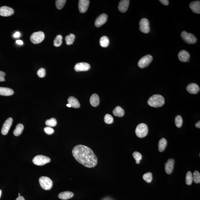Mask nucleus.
Wrapping results in <instances>:
<instances>
[{
    "mask_svg": "<svg viewBox=\"0 0 200 200\" xmlns=\"http://www.w3.org/2000/svg\"><path fill=\"white\" fill-rule=\"evenodd\" d=\"M72 153L76 160L85 167L92 168L98 163V158L93 150L88 146L76 145L73 149Z\"/></svg>",
    "mask_w": 200,
    "mask_h": 200,
    "instance_id": "f257e3e1",
    "label": "nucleus"
},
{
    "mask_svg": "<svg viewBox=\"0 0 200 200\" xmlns=\"http://www.w3.org/2000/svg\"><path fill=\"white\" fill-rule=\"evenodd\" d=\"M165 102V99L162 95L156 94L151 96L149 99L148 104L151 107H159L163 106Z\"/></svg>",
    "mask_w": 200,
    "mask_h": 200,
    "instance_id": "f03ea898",
    "label": "nucleus"
},
{
    "mask_svg": "<svg viewBox=\"0 0 200 200\" xmlns=\"http://www.w3.org/2000/svg\"><path fill=\"white\" fill-rule=\"evenodd\" d=\"M148 133V128L145 123H141L138 124L135 130L136 136L139 138L145 137Z\"/></svg>",
    "mask_w": 200,
    "mask_h": 200,
    "instance_id": "7ed1b4c3",
    "label": "nucleus"
},
{
    "mask_svg": "<svg viewBox=\"0 0 200 200\" xmlns=\"http://www.w3.org/2000/svg\"><path fill=\"white\" fill-rule=\"evenodd\" d=\"M39 182L41 188L44 190H49L53 186V182L51 179L46 176H42L39 179Z\"/></svg>",
    "mask_w": 200,
    "mask_h": 200,
    "instance_id": "20e7f679",
    "label": "nucleus"
},
{
    "mask_svg": "<svg viewBox=\"0 0 200 200\" xmlns=\"http://www.w3.org/2000/svg\"><path fill=\"white\" fill-rule=\"evenodd\" d=\"M50 158L48 157L42 155L36 156L33 158L32 162L35 165L37 166H42L50 162Z\"/></svg>",
    "mask_w": 200,
    "mask_h": 200,
    "instance_id": "39448f33",
    "label": "nucleus"
},
{
    "mask_svg": "<svg viewBox=\"0 0 200 200\" xmlns=\"http://www.w3.org/2000/svg\"><path fill=\"white\" fill-rule=\"evenodd\" d=\"M45 38V34L41 31L34 32L31 36L30 40L31 42L35 44L41 43Z\"/></svg>",
    "mask_w": 200,
    "mask_h": 200,
    "instance_id": "423d86ee",
    "label": "nucleus"
},
{
    "mask_svg": "<svg viewBox=\"0 0 200 200\" xmlns=\"http://www.w3.org/2000/svg\"><path fill=\"white\" fill-rule=\"evenodd\" d=\"M182 38L185 42L189 44H195L197 39L194 35L188 33L186 31H183L181 34Z\"/></svg>",
    "mask_w": 200,
    "mask_h": 200,
    "instance_id": "0eeeda50",
    "label": "nucleus"
},
{
    "mask_svg": "<svg viewBox=\"0 0 200 200\" xmlns=\"http://www.w3.org/2000/svg\"><path fill=\"white\" fill-rule=\"evenodd\" d=\"M153 59L152 56L149 54L145 56L139 61L138 67L141 69H144L148 67L151 63Z\"/></svg>",
    "mask_w": 200,
    "mask_h": 200,
    "instance_id": "6e6552de",
    "label": "nucleus"
},
{
    "mask_svg": "<svg viewBox=\"0 0 200 200\" xmlns=\"http://www.w3.org/2000/svg\"><path fill=\"white\" fill-rule=\"evenodd\" d=\"M140 26L139 30L141 32L145 33H148L150 31L149 23L148 19L143 18L139 23Z\"/></svg>",
    "mask_w": 200,
    "mask_h": 200,
    "instance_id": "1a4fd4ad",
    "label": "nucleus"
},
{
    "mask_svg": "<svg viewBox=\"0 0 200 200\" xmlns=\"http://www.w3.org/2000/svg\"><path fill=\"white\" fill-rule=\"evenodd\" d=\"M13 123V119L11 118H9L5 121L3 125L1 133L2 134L5 135H7Z\"/></svg>",
    "mask_w": 200,
    "mask_h": 200,
    "instance_id": "9d476101",
    "label": "nucleus"
},
{
    "mask_svg": "<svg viewBox=\"0 0 200 200\" xmlns=\"http://www.w3.org/2000/svg\"><path fill=\"white\" fill-rule=\"evenodd\" d=\"M90 65L85 62L78 63L75 65L74 69L76 72H79L82 71H86L90 69Z\"/></svg>",
    "mask_w": 200,
    "mask_h": 200,
    "instance_id": "9b49d317",
    "label": "nucleus"
},
{
    "mask_svg": "<svg viewBox=\"0 0 200 200\" xmlns=\"http://www.w3.org/2000/svg\"><path fill=\"white\" fill-rule=\"evenodd\" d=\"M14 10L11 7L4 6L0 7V15L2 16H10L14 14Z\"/></svg>",
    "mask_w": 200,
    "mask_h": 200,
    "instance_id": "f8f14e48",
    "label": "nucleus"
},
{
    "mask_svg": "<svg viewBox=\"0 0 200 200\" xmlns=\"http://www.w3.org/2000/svg\"><path fill=\"white\" fill-rule=\"evenodd\" d=\"M108 16L106 14H101L97 18L95 23V25L97 28H99L103 25L107 21Z\"/></svg>",
    "mask_w": 200,
    "mask_h": 200,
    "instance_id": "ddd939ff",
    "label": "nucleus"
},
{
    "mask_svg": "<svg viewBox=\"0 0 200 200\" xmlns=\"http://www.w3.org/2000/svg\"><path fill=\"white\" fill-rule=\"evenodd\" d=\"M89 0H80L79 1V10L80 13L83 14L86 12L89 7Z\"/></svg>",
    "mask_w": 200,
    "mask_h": 200,
    "instance_id": "4468645a",
    "label": "nucleus"
},
{
    "mask_svg": "<svg viewBox=\"0 0 200 200\" xmlns=\"http://www.w3.org/2000/svg\"><path fill=\"white\" fill-rule=\"evenodd\" d=\"M175 160L173 159H169L165 164V170L167 174L172 173L174 167Z\"/></svg>",
    "mask_w": 200,
    "mask_h": 200,
    "instance_id": "2eb2a0df",
    "label": "nucleus"
},
{
    "mask_svg": "<svg viewBox=\"0 0 200 200\" xmlns=\"http://www.w3.org/2000/svg\"><path fill=\"white\" fill-rule=\"evenodd\" d=\"M130 1L129 0H122L118 5V10L121 12L124 13L127 12L129 6Z\"/></svg>",
    "mask_w": 200,
    "mask_h": 200,
    "instance_id": "dca6fc26",
    "label": "nucleus"
},
{
    "mask_svg": "<svg viewBox=\"0 0 200 200\" xmlns=\"http://www.w3.org/2000/svg\"><path fill=\"white\" fill-rule=\"evenodd\" d=\"M186 89L188 93L191 94H197L200 90V88L199 86L195 83H191V84H189L187 86Z\"/></svg>",
    "mask_w": 200,
    "mask_h": 200,
    "instance_id": "f3484780",
    "label": "nucleus"
},
{
    "mask_svg": "<svg viewBox=\"0 0 200 200\" xmlns=\"http://www.w3.org/2000/svg\"><path fill=\"white\" fill-rule=\"evenodd\" d=\"M178 56L180 61L184 62H187L190 58V54L185 50L180 51L179 53Z\"/></svg>",
    "mask_w": 200,
    "mask_h": 200,
    "instance_id": "a211bd4d",
    "label": "nucleus"
},
{
    "mask_svg": "<svg viewBox=\"0 0 200 200\" xmlns=\"http://www.w3.org/2000/svg\"><path fill=\"white\" fill-rule=\"evenodd\" d=\"M191 10L193 12L197 14L200 13V2L199 1H193L189 5Z\"/></svg>",
    "mask_w": 200,
    "mask_h": 200,
    "instance_id": "6ab92c4d",
    "label": "nucleus"
},
{
    "mask_svg": "<svg viewBox=\"0 0 200 200\" xmlns=\"http://www.w3.org/2000/svg\"><path fill=\"white\" fill-rule=\"evenodd\" d=\"M90 102L91 105L93 107H97L99 105L100 102L99 98L98 95L94 93L91 96L90 99Z\"/></svg>",
    "mask_w": 200,
    "mask_h": 200,
    "instance_id": "aec40b11",
    "label": "nucleus"
},
{
    "mask_svg": "<svg viewBox=\"0 0 200 200\" xmlns=\"http://www.w3.org/2000/svg\"><path fill=\"white\" fill-rule=\"evenodd\" d=\"M14 90L10 88L0 87V95L10 96L14 94Z\"/></svg>",
    "mask_w": 200,
    "mask_h": 200,
    "instance_id": "412c9836",
    "label": "nucleus"
},
{
    "mask_svg": "<svg viewBox=\"0 0 200 200\" xmlns=\"http://www.w3.org/2000/svg\"><path fill=\"white\" fill-rule=\"evenodd\" d=\"M74 194L72 192L65 191L60 193L58 195V197L61 199L67 200L72 198Z\"/></svg>",
    "mask_w": 200,
    "mask_h": 200,
    "instance_id": "4be33fe9",
    "label": "nucleus"
},
{
    "mask_svg": "<svg viewBox=\"0 0 200 200\" xmlns=\"http://www.w3.org/2000/svg\"><path fill=\"white\" fill-rule=\"evenodd\" d=\"M68 102L71 107L75 108H78L80 107V102L77 99L73 97H70L68 99Z\"/></svg>",
    "mask_w": 200,
    "mask_h": 200,
    "instance_id": "5701e85b",
    "label": "nucleus"
},
{
    "mask_svg": "<svg viewBox=\"0 0 200 200\" xmlns=\"http://www.w3.org/2000/svg\"><path fill=\"white\" fill-rule=\"evenodd\" d=\"M113 114L115 116L122 117L124 115V111L120 106H118L113 110Z\"/></svg>",
    "mask_w": 200,
    "mask_h": 200,
    "instance_id": "b1692460",
    "label": "nucleus"
},
{
    "mask_svg": "<svg viewBox=\"0 0 200 200\" xmlns=\"http://www.w3.org/2000/svg\"><path fill=\"white\" fill-rule=\"evenodd\" d=\"M167 141L165 139L162 138L159 141L158 144V149L160 152H162L164 151L165 149L167 148Z\"/></svg>",
    "mask_w": 200,
    "mask_h": 200,
    "instance_id": "393cba45",
    "label": "nucleus"
},
{
    "mask_svg": "<svg viewBox=\"0 0 200 200\" xmlns=\"http://www.w3.org/2000/svg\"><path fill=\"white\" fill-rule=\"evenodd\" d=\"M24 129V126L22 124L19 123L16 125V129L14 131V134L15 136L20 135Z\"/></svg>",
    "mask_w": 200,
    "mask_h": 200,
    "instance_id": "a878e982",
    "label": "nucleus"
},
{
    "mask_svg": "<svg viewBox=\"0 0 200 200\" xmlns=\"http://www.w3.org/2000/svg\"><path fill=\"white\" fill-rule=\"evenodd\" d=\"M110 44V40L106 36H103L100 39V45L102 47H107Z\"/></svg>",
    "mask_w": 200,
    "mask_h": 200,
    "instance_id": "bb28decb",
    "label": "nucleus"
},
{
    "mask_svg": "<svg viewBox=\"0 0 200 200\" xmlns=\"http://www.w3.org/2000/svg\"><path fill=\"white\" fill-rule=\"evenodd\" d=\"M186 184L187 185H190L193 184V173L190 171H188L187 173L186 176Z\"/></svg>",
    "mask_w": 200,
    "mask_h": 200,
    "instance_id": "cd10ccee",
    "label": "nucleus"
},
{
    "mask_svg": "<svg viewBox=\"0 0 200 200\" xmlns=\"http://www.w3.org/2000/svg\"><path fill=\"white\" fill-rule=\"evenodd\" d=\"M75 38V36L73 34H70L69 35L66 36L65 39L66 41V44L67 45H72L74 41Z\"/></svg>",
    "mask_w": 200,
    "mask_h": 200,
    "instance_id": "c85d7f7f",
    "label": "nucleus"
},
{
    "mask_svg": "<svg viewBox=\"0 0 200 200\" xmlns=\"http://www.w3.org/2000/svg\"><path fill=\"white\" fill-rule=\"evenodd\" d=\"M133 156L136 161V164H139L140 163V161L142 159V156L141 153L137 152H135L133 153Z\"/></svg>",
    "mask_w": 200,
    "mask_h": 200,
    "instance_id": "c756f323",
    "label": "nucleus"
},
{
    "mask_svg": "<svg viewBox=\"0 0 200 200\" xmlns=\"http://www.w3.org/2000/svg\"><path fill=\"white\" fill-rule=\"evenodd\" d=\"M57 121L54 118H52L50 119L47 120L45 122L46 125L49 127H55L57 124Z\"/></svg>",
    "mask_w": 200,
    "mask_h": 200,
    "instance_id": "7c9ffc66",
    "label": "nucleus"
},
{
    "mask_svg": "<svg viewBox=\"0 0 200 200\" xmlns=\"http://www.w3.org/2000/svg\"><path fill=\"white\" fill-rule=\"evenodd\" d=\"M62 36L61 35L57 36L54 40V46L56 47H59L62 45Z\"/></svg>",
    "mask_w": 200,
    "mask_h": 200,
    "instance_id": "2f4dec72",
    "label": "nucleus"
},
{
    "mask_svg": "<svg viewBox=\"0 0 200 200\" xmlns=\"http://www.w3.org/2000/svg\"><path fill=\"white\" fill-rule=\"evenodd\" d=\"M143 178L146 182L150 183L152 180V174L151 172L146 173L144 175Z\"/></svg>",
    "mask_w": 200,
    "mask_h": 200,
    "instance_id": "473e14b6",
    "label": "nucleus"
},
{
    "mask_svg": "<svg viewBox=\"0 0 200 200\" xmlns=\"http://www.w3.org/2000/svg\"><path fill=\"white\" fill-rule=\"evenodd\" d=\"M175 123L178 128L182 127L183 124V119L180 115H177L175 118Z\"/></svg>",
    "mask_w": 200,
    "mask_h": 200,
    "instance_id": "72a5a7b5",
    "label": "nucleus"
},
{
    "mask_svg": "<svg viewBox=\"0 0 200 200\" xmlns=\"http://www.w3.org/2000/svg\"><path fill=\"white\" fill-rule=\"evenodd\" d=\"M66 0H56V6L58 10H61L64 7L66 2Z\"/></svg>",
    "mask_w": 200,
    "mask_h": 200,
    "instance_id": "f704fd0d",
    "label": "nucleus"
},
{
    "mask_svg": "<svg viewBox=\"0 0 200 200\" xmlns=\"http://www.w3.org/2000/svg\"><path fill=\"white\" fill-rule=\"evenodd\" d=\"M193 181L196 184L200 183V174L198 171H194L193 173Z\"/></svg>",
    "mask_w": 200,
    "mask_h": 200,
    "instance_id": "c9c22d12",
    "label": "nucleus"
},
{
    "mask_svg": "<svg viewBox=\"0 0 200 200\" xmlns=\"http://www.w3.org/2000/svg\"><path fill=\"white\" fill-rule=\"evenodd\" d=\"M104 121L106 124H112L114 122V118L110 114H106L104 117Z\"/></svg>",
    "mask_w": 200,
    "mask_h": 200,
    "instance_id": "e433bc0d",
    "label": "nucleus"
},
{
    "mask_svg": "<svg viewBox=\"0 0 200 200\" xmlns=\"http://www.w3.org/2000/svg\"><path fill=\"white\" fill-rule=\"evenodd\" d=\"M37 73L39 77L44 78L46 75V71L45 69L41 68L37 71Z\"/></svg>",
    "mask_w": 200,
    "mask_h": 200,
    "instance_id": "4c0bfd02",
    "label": "nucleus"
},
{
    "mask_svg": "<svg viewBox=\"0 0 200 200\" xmlns=\"http://www.w3.org/2000/svg\"><path fill=\"white\" fill-rule=\"evenodd\" d=\"M44 131L47 134L51 135L54 133V131L51 127H47L44 128Z\"/></svg>",
    "mask_w": 200,
    "mask_h": 200,
    "instance_id": "58836bf2",
    "label": "nucleus"
},
{
    "mask_svg": "<svg viewBox=\"0 0 200 200\" xmlns=\"http://www.w3.org/2000/svg\"><path fill=\"white\" fill-rule=\"evenodd\" d=\"M5 73L4 72L0 71V82L5 81Z\"/></svg>",
    "mask_w": 200,
    "mask_h": 200,
    "instance_id": "ea45409f",
    "label": "nucleus"
},
{
    "mask_svg": "<svg viewBox=\"0 0 200 200\" xmlns=\"http://www.w3.org/2000/svg\"><path fill=\"white\" fill-rule=\"evenodd\" d=\"M159 2H160L163 5L167 6L169 4V1L168 0H160Z\"/></svg>",
    "mask_w": 200,
    "mask_h": 200,
    "instance_id": "a19ab883",
    "label": "nucleus"
},
{
    "mask_svg": "<svg viewBox=\"0 0 200 200\" xmlns=\"http://www.w3.org/2000/svg\"><path fill=\"white\" fill-rule=\"evenodd\" d=\"M20 32H16L15 34H14V37H15V38H18V37H20Z\"/></svg>",
    "mask_w": 200,
    "mask_h": 200,
    "instance_id": "79ce46f5",
    "label": "nucleus"
},
{
    "mask_svg": "<svg viewBox=\"0 0 200 200\" xmlns=\"http://www.w3.org/2000/svg\"><path fill=\"white\" fill-rule=\"evenodd\" d=\"M16 43L18 44H19V45H23V41H22V40H17L16 41Z\"/></svg>",
    "mask_w": 200,
    "mask_h": 200,
    "instance_id": "37998d69",
    "label": "nucleus"
},
{
    "mask_svg": "<svg viewBox=\"0 0 200 200\" xmlns=\"http://www.w3.org/2000/svg\"><path fill=\"white\" fill-rule=\"evenodd\" d=\"M16 200H25V199H24V197H22V196H19V197L17 198H16Z\"/></svg>",
    "mask_w": 200,
    "mask_h": 200,
    "instance_id": "c03bdc74",
    "label": "nucleus"
},
{
    "mask_svg": "<svg viewBox=\"0 0 200 200\" xmlns=\"http://www.w3.org/2000/svg\"><path fill=\"white\" fill-rule=\"evenodd\" d=\"M195 127L196 128H200V121H198V122L195 124Z\"/></svg>",
    "mask_w": 200,
    "mask_h": 200,
    "instance_id": "a18cd8bd",
    "label": "nucleus"
},
{
    "mask_svg": "<svg viewBox=\"0 0 200 200\" xmlns=\"http://www.w3.org/2000/svg\"><path fill=\"white\" fill-rule=\"evenodd\" d=\"M67 106L68 107H71V105L69 104V103L67 104Z\"/></svg>",
    "mask_w": 200,
    "mask_h": 200,
    "instance_id": "49530a36",
    "label": "nucleus"
},
{
    "mask_svg": "<svg viewBox=\"0 0 200 200\" xmlns=\"http://www.w3.org/2000/svg\"><path fill=\"white\" fill-rule=\"evenodd\" d=\"M1 194H2V190H0V198H1Z\"/></svg>",
    "mask_w": 200,
    "mask_h": 200,
    "instance_id": "de8ad7c7",
    "label": "nucleus"
},
{
    "mask_svg": "<svg viewBox=\"0 0 200 200\" xmlns=\"http://www.w3.org/2000/svg\"><path fill=\"white\" fill-rule=\"evenodd\" d=\"M19 194V196H20V193H19V194Z\"/></svg>",
    "mask_w": 200,
    "mask_h": 200,
    "instance_id": "09e8293b",
    "label": "nucleus"
}]
</instances>
